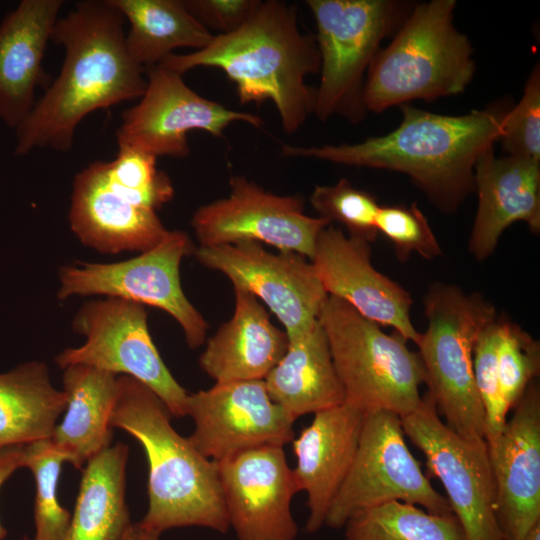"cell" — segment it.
I'll list each match as a JSON object with an SVG mask.
<instances>
[{
    "mask_svg": "<svg viewBox=\"0 0 540 540\" xmlns=\"http://www.w3.org/2000/svg\"><path fill=\"white\" fill-rule=\"evenodd\" d=\"M124 18L109 0H85L59 17L51 41L64 48L59 75L15 129V154L71 149L76 128L90 113L141 98L145 69L130 57Z\"/></svg>",
    "mask_w": 540,
    "mask_h": 540,
    "instance_id": "obj_1",
    "label": "cell"
},
{
    "mask_svg": "<svg viewBox=\"0 0 540 540\" xmlns=\"http://www.w3.org/2000/svg\"><path fill=\"white\" fill-rule=\"evenodd\" d=\"M399 126L355 144L301 147L284 144L283 156L399 172L442 213L454 214L474 192L479 157L499 142L509 109L495 104L464 115H443L399 106Z\"/></svg>",
    "mask_w": 540,
    "mask_h": 540,
    "instance_id": "obj_2",
    "label": "cell"
},
{
    "mask_svg": "<svg viewBox=\"0 0 540 540\" xmlns=\"http://www.w3.org/2000/svg\"><path fill=\"white\" fill-rule=\"evenodd\" d=\"M159 64L181 75L196 67L221 69L242 104L271 101L288 134L314 113L316 90L306 78L320 72V53L315 35L298 27L296 4L261 1L237 30L214 35L203 49L172 53Z\"/></svg>",
    "mask_w": 540,
    "mask_h": 540,
    "instance_id": "obj_3",
    "label": "cell"
},
{
    "mask_svg": "<svg viewBox=\"0 0 540 540\" xmlns=\"http://www.w3.org/2000/svg\"><path fill=\"white\" fill-rule=\"evenodd\" d=\"M110 424L133 436L148 462V509L139 522L163 531L199 526L226 533L230 528L218 463L203 456L171 425L163 401L142 382L119 375Z\"/></svg>",
    "mask_w": 540,
    "mask_h": 540,
    "instance_id": "obj_4",
    "label": "cell"
},
{
    "mask_svg": "<svg viewBox=\"0 0 540 540\" xmlns=\"http://www.w3.org/2000/svg\"><path fill=\"white\" fill-rule=\"evenodd\" d=\"M156 161L119 147L113 160L90 163L76 174L68 218L84 245L106 254L141 253L165 237L157 210L173 199L174 187Z\"/></svg>",
    "mask_w": 540,
    "mask_h": 540,
    "instance_id": "obj_5",
    "label": "cell"
},
{
    "mask_svg": "<svg viewBox=\"0 0 540 540\" xmlns=\"http://www.w3.org/2000/svg\"><path fill=\"white\" fill-rule=\"evenodd\" d=\"M455 0L414 4L370 64L364 82L366 112L381 113L413 100L463 93L476 66L473 48L453 23Z\"/></svg>",
    "mask_w": 540,
    "mask_h": 540,
    "instance_id": "obj_6",
    "label": "cell"
},
{
    "mask_svg": "<svg viewBox=\"0 0 540 540\" xmlns=\"http://www.w3.org/2000/svg\"><path fill=\"white\" fill-rule=\"evenodd\" d=\"M428 325L416 344L426 393L444 424L463 439L486 445L485 413L473 372V349L482 329L498 314L479 293L433 283L423 299Z\"/></svg>",
    "mask_w": 540,
    "mask_h": 540,
    "instance_id": "obj_7",
    "label": "cell"
},
{
    "mask_svg": "<svg viewBox=\"0 0 540 540\" xmlns=\"http://www.w3.org/2000/svg\"><path fill=\"white\" fill-rule=\"evenodd\" d=\"M326 334L345 403L365 414L400 418L420 405L425 371L418 352L400 333H385L345 301L328 295L317 317Z\"/></svg>",
    "mask_w": 540,
    "mask_h": 540,
    "instance_id": "obj_8",
    "label": "cell"
},
{
    "mask_svg": "<svg viewBox=\"0 0 540 540\" xmlns=\"http://www.w3.org/2000/svg\"><path fill=\"white\" fill-rule=\"evenodd\" d=\"M317 33L321 79L314 114L322 121L364 118L365 75L382 41L394 35L414 4L398 0H307Z\"/></svg>",
    "mask_w": 540,
    "mask_h": 540,
    "instance_id": "obj_9",
    "label": "cell"
},
{
    "mask_svg": "<svg viewBox=\"0 0 540 540\" xmlns=\"http://www.w3.org/2000/svg\"><path fill=\"white\" fill-rule=\"evenodd\" d=\"M194 251L187 233L168 230L157 245L133 258L62 267L57 296L64 300L104 295L159 308L177 321L188 346L195 349L206 341L209 325L185 296L180 281L181 261Z\"/></svg>",
    "mask_w": 540,
    "mask_h": 540,
    "instance_id": "obj_10",
    "label": "cell"
},
{
    "mask_svg": "<svg viewBox=\"0 0 540 540\" xmlns=\"http://www.w3.org/2000/svg\"><path fill=\"white\" fill-rule=\"evenodd\" d=\"M72 327L85 337L55 357L57 365L83 364L115 375L132 377L149 387L172 416H187V391L163 362L149 332L145 306L106 297L84 303Z\"/></svg>",
    "mask_w": 540,
    "mask_h": 540,
    "instance_id": "obj_11",
    "label": "cell"
},
{
    "mask_svg": "<svg viewBox=\"0 0 540 540\" xmlns=\"http://www.w3.org/2000/svg\"><path fill=\"white\" fill-rule=\"evenodd\" d=\"M390 501L420 505L428 512L451 515L409 450L401 418L391 412L366 414L351 468L327 513L325 524L343 528L356 512Z\"/></svg>",
    "mask_w": 540,
    "mask_h": 540,
    "instance_id": "obj_12",
    "label": "cell"
},
{
    "mask_svg": "<svg viewBox=\"0 0 540 540\" xmlns=\"http://www.w3.org/2000/svg\"><path fill=\"white\" fill-rule=\"evenodd\" d=\"M405 436L426 457L428 474L446 491L465 540H504L496 517V489L487 446L469 442L440 419L425 394L419 407L401 417Z\"/></svg>",
    "mask_w": 540,
    "mask_h": 540,
    "instance_id": "obj_13",
    "label": "cell"
},
{
    "mask_svg": "<svg viewBox=\"0 0 540 540\" xmlns=\"http://www.w3.org/2000/svg\"><path fill=\"white\" fill-rule=\"evenodd\" d=\"M147 86L140 101L122 113L116 130L118 146L131 147L155 157H187V134L203 130L222 136L233 122L261 127L255 114L229 109L197 94L183 75L160 64L145 68Z\"/></svg>",
    "mask_w": 540,
    "mask_h": 540,
    "instance_id": "obj_14",
    "label": "cell"
},
{
    "mask_svg": "<svg viewBox=\"0 0 540 540\" xmlns=\"http://www.w3.org/2000/svg\"><path fill=\"white\" fill-rule=\"evenodd\" d=\"M227 197L200 206L191 225L199 246L255 241L312 259L319 233L329 223L304 212L295 195H277L243 176L230 179Z\"/></svg>",
    "mask_w": 540,
    "mask_h": 540,
    "instance_id": "obj_15",
    "label": "cell"
},
{
    "mask_svg": "<svg viewBox=\"0 0 540 540\" xmlns=\"http://www.w3.org/2000/svg\"><path fill=\"white\" fill-rule=\"evenodd\" d=\"M203 266L223 273L279 319L289 338L317 320L328 297L308 258L292 251L272 253L255 241L199 246L194 251Z\"/></svg>",
    "mask_w": 540,
    "mask_h": 540,
    "instance_id": "obj_16",
    "label": "cell"
},
{
    "mask_svg": "<svg viewBox=\"0 0 540 540\" xmlns=\"http://www.w3.org/2000/svg\"><path fill=\"white\" fill-rule=\"evenodd\" d=\"M186 408L194 421L189 441L215 462L259 447H284L295 437V420L270 398L264 380L215 383L188 394Z\"/></svg>",
    "mask_w": 540,
    "mask_h": 540,
    "instance_id": "obj_17",
    "label": "cell"
},
{
    "mask_svg": "<svg viewBox=\"0 0 540 540\" xmlns=\"http://www.w3.org/2000/svg\"><path fill=\"white\" fill-rule=\"evenodd\" d=\"M217 463L229 525L238 540H295L291 502L298 489L283 447H259Z\"/></svg>",
    "mask_w": 540,
    "mask_h": 540,
    "instance_id": "obj_18",
    "label": "cell"
},
{
    "mask_svg": "<svg viewBox=\"0 0 540 540\" xmlns=\"http://www.w3.org/2000/svg\"><path fill=\"white\" fill-rule=\"evenodd\" d=\"M371 253L368 241L329 224L319 233L310 261L328 295L417 344L421 333L411 321L409 292L373 267Z\"/></svg>",
    "mask_w": 540,
    "mask_h": 540,
    "instance_id": "obj_19",
    "label": "cell"
},
{
    "mask_svg": "<svg viewBox=\"0 0 540 540\" xmlns=\"http://www.w3.org/2000/svg\"><path fill=\"white\" fill-rule=\"evenodd\" d=\"M499 436L486 443L504 540L522 539L540 522V389L532 381Z\"/></svg>",
    "mask_w": 540,
    "mask_h": 540,
    "instance_id": "obj_20",
    "label": "cell"
},
{
    "mask_svg": "<svg viewBox=\"0 0 540 540\" xmlns=\"http://www.w3.org/2000/svg\"><path fill=\"white\" fill-rule=\"evenodd\" d=\"M311 423L292 440L296 486L307 494L305 529L325 524L329 508L353 463L366 414L343 403L313 414Z\"/></svg>",
    "mask_w": 540,
    "mask_h": 540,
    "instance_id": "obj_21",
    "label": "cell"
},
{
    "mask_svg": "<svg viewBox=\"0 0 540 540\" xmlns=\"http://www.w3.org/2000/svg\"><path fill=\"white\" fill-rule=\"evenodd\" d=\"M477 211L468 241L479 262L489 258L502 233L523 222L540 232V161L513 156L496 157L494 147L477 160L474 171Z\"/></svg>",
    "mask_w": 540,
    "mask_h": 540,
    "instance_id": "obj_22",
    "label": "cell"
},
{
    "mask_svg": "<svg viewBox=\"0 0 540 540\" xmlns=\"http://www.w3.org/2000/svg\"><path fill=\"white\" fill-rule=\"evenodd\" d=\"M62 0H22L0 22V120L16 129L51 78L43 59Z\"/></svg>",
    "mask_w": 540,
    "mask_h": 540,
    "instance_id": "obj_23",
    "label": "cell"
},
{
    "mask_svg": "<svg viewBox=\"0 0 540 540\" xmlns=\"http://www.w3.org/2000/svg\"><path fill=\"white\" fill-rule=\"evenodd\" d=\"M234 293L233 316L207 340L199 366L216 383L264 380L285 354L288 336L254 295L237 287Z\"/></svg>",
    "mask_w": 540,
    "mask_h": 540,
    "instance_id": "obj_24",
    "label": "cell"
},
{
    "mask_svg": "<svg viewBox=\"0 0 540 540\" xmlns=\"http://www.w3.org/2000/svg\"><path fill=\"white\" fill-rule=\"evenodd\" d=\"M288 348L265 377L270 398L294 420L345 402V393L320 322L289 338Z\"/></svg>",
    "mask_w": 540,
    "mask_h": 540,
    "instance_id": "obj_25",
    "label": "cell"
},
{
    "mask_svg": "<svg viewBox=\"0 0 540 540\" xmlns=\"http://www.w3.org/2000/svg\"><path fill=\"white\" fill-rule=\"evenodd\" d=\"M63 391L66 413L56 424L50 440L81 468L112 441L110 424L119 392L118 375L83 364L66 366Z\"/></svg>",
    "mask_w": 540,
    "mask_h": 540,
    "instance_id": "obj_26",
    "label": "cell"
},
{
    "mask_svg": "<svg viewBox=\"0 0 540 540\" xmlns=\"http://www.w3.org/2000/svg\"><path fill=\"white\" fill-rule=\"evenodd\" d=\"M128 446L117 443L91 457L63 540H120L131 525L125 500Z\"/></svg>",
    "mask_w": 540,
    "mask_h": 540,
    "instance_id": "obj_27",
    "label": "cell"
},
{
    "mask_svg": "<svg viewBox=\"0 0 540 540\" xmlns=\"http://www.w3.org/2000/svg\"><path fill=\"white\" fill-rule=\"evenodd\" d=\"M67 405L44 362L31 361L0 373V448L52 436Z\"/></svg>",
    "mask_w": 540,
    "mask_h": 540,
    "instance_id": "obj_28",
    "label": "cell"
},
{
    "mask_svg": "<svg viewBox=\"0 0 540 540\" xmlns=\"http://www.w3.org/2000/svg\"><path fill=\"white\" fill-rule=\"evenodd\" d=\"M109 1L129 22L126 48L132 60L144 69L161 63L174 49H203L214 37L181 0Z\"/></svg>",
    "mask_w": 540,
    "mask_h": 540,
    "instance_id": "obj_29",
    "label": "cell"
},
{
    "mask_svg": "<svg viewBox=\"0 0 540 540\" xmlns=\"http://www.w3.org/2000/svg\"><path fill=\"white\" fill-rule=\"evenodd\" d=\"M346 540H465L454 516L390 501L353 514L343 526Z\"/></svg>",
    "mask_w": 540,
    "mask_h": 540,
    "instance_id": "obj_30",
    "label": "cell"
},
{
    "mask_svg": "<svg viewBox=\"0 0 540 540\" xmlns=\"http://www.w3.org/2000/svg\"><path fill=\"white\" fill-rule=\"evenodd\" d=\"M67 455L50 440L42 439L23 446L22 467L31 470L36 486L33 540H63L71 514L57 498V484L61 466Z\"/></svg>",
    "mask_w": 540,
    "mask_h": 540,
    "instance_id": "obj_31",
    "label": "cell"
},
{
    "mask_svg": "<svg viewBox=\"0 0 540 540\" xmlns=\"http://www.w3.org/2000/svg\"><path fill=\"white\" fill-rule=\"evenodd\" d=\"M497 371L502 397L509 409L540 372V343L509 318L499 316Z\"/></svg>",
    "mask_w": 540,
    "mask_h": 540,
    "instance_id": "obj_32",
    "label": "cell"
},
{
    "mask_svg": "<svg viewBox=\"0 0 540 540\" xmlns=\"http://www.w3.org/2000/svg\"><path fill=\"white\" fill-rule=\"evenodd\" d=\"M313 209L329 224H342L349 236L374 242L375 220L380 205L369 192L358 189L346 178L334 185L316 186L309 197Z\"/></svg>",
    "mask_w": 540,
    "mask_h": 540,
    "instance_id": "obj_33",
    "label": "cell"
},
{
    "mask_svg": "<svg viewBox=\"0 0 540 540\" xmlns=\"http://www.w3.org/2000/svg\"><path fill=\"white\" fill-rule=\"evenodd\" d=\"M375 225L378 233L392 243L400 262L407 261L412 253L427 260L443 254L426 216L416 203L410 206H380Z\"/></svg>",
    "mask_w": 540,
    "mask_h": 540,
    "instance_id": "obj_34",
    "label": "cell"
},
{
    "mask_svg": "<svg viewBox=\"0 0 540 540\" xmlns=\"http://www.w3.org/2000/svg\"><path fill=\"white\" fill-rule=\"evenodd\" d=\"M498 318L499 315L482 329L473 349V372L485 413L486 443L499 436L509 412L500 391L497 371Z\"/></svg>",
    "mask_w": 540,
    "mask_h": 540,
    "instance_id": "obj_35",
    "label": "cell"
},
{
    "mask_svg": "<svg viewBox=\"0 0 540 540\" xmlns=\"http://www.w3.org/2000/svg\"><path fill=\"white\" fill-rule=\"evenodd\" d=\"M507 156L540 161V67L535 65L519 102L509 109L499 139Z\"/></svg>",
    "mask_w": 540,
    "mask_h": 540,
    "instance_id": "obj_36",
    "label": "cell"
},
{
    "mask_svg": "<svg viewBox=\"0 0 540 540\" xmlns=\"http://www.w3.org/2000/svg\"><path fill=\"white\" fill-rule=\"evenodd\" d=\"M188 12L205 28L228 34L241 27L261 0H181Z\"/></svg>",
    "mask_w": 540,
    "mask_h": 540,
    "instance_id": "obj_37",
    "label": "cell"
},
{
    "mask_svg": "<svg viewBox=\"0 0 540 540\" xmlns=\"http://www.w3.org/2000/svg\"><path fill=\"white\" fill-rule=\"evenodd\" d=\"M24 445L0 448V489L8 478L22 467V450ZM7 535L0 522V540Z\"/></svg>",
    "mask_w": 540,
    "mask_h": 540,
    "instance_id": "obj_38",
    "label": "cell"
},
{
    "mask_svg": "<svg viewBox=\"0 0 540 540\" xmlns=\"http://www.w3.org/2000/svg\"><path fill=\"white\" fill-rule=\"evenodd\" d=\"M160 534L143 527L139 522L131 523L120 540H158Z\"/></svg>",
    "mask_w": 540,
    "mask_h": 540,
    "instance_id": "obj_39",
    "label": "cell"
},
{
    "mask_svg": "<svg viewBox=\"0 0 540 540\" xmlns=\"http://www.w3.org/2000/svg\"><path fill=\"white\" fill-rule=\"evenodd\" d=\"M520 540H540V522Z\"/></svg>",
    "mask_w": 540,
    "mask_h": 540,
    "instance_id": "obj_40",
    "label": "cell"
},
{
    "mask_svg": "<svg viewBox=\"0 0 540 540\" xmlns=\"http://www.w3.org/2000/svg\"><path fill=\"white\" fill-rule=\"evenodd\" d=\"M23 540H29L26 536L23 538Z\"/></svg>",
    "mask_w": 540,
    "mask_h": 540,
    "instance_id": "obj_41",
    "label": "cell"
}]
</instances>
